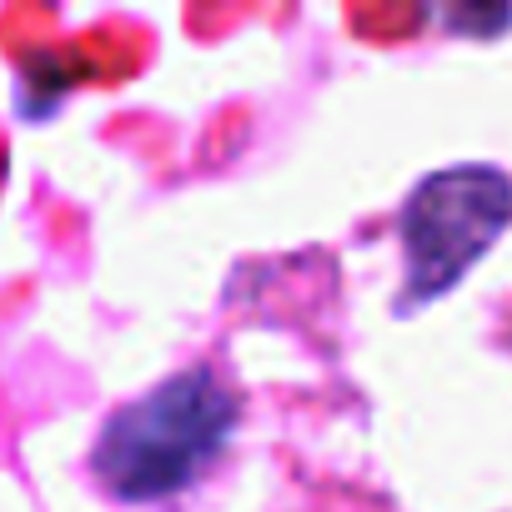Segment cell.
<instances>
[{"label":"cell","instance_id":"obj_1","mask_svg":"<svg viewBox=\"0 0 512 512\" xmlns=\"http://www.w3.org/2000/svg\"><path fill=\"white\" fill-rule=\"evenodd\" d=\"M236 412V392L211 367H186L106 417L91 472L121 502L176 497L221 457Z\"/></svg>","mask_w":512,"mask_h":512},{"label":"cell","instance_id":"obj_2","mask_svg":"<svg viewBox=\"0 0 512 512\" xmlns=\"http://www.w3.org/2000/svg\"><path fill=\"white\" fill-rule=\"evenodd\" d=\"M507 221H512V181L502 171L457 166L427 176L402 211V256L412 297L447 292Z\"/></svg>","mask_w":512,"mask_h":512}]
</instances>
